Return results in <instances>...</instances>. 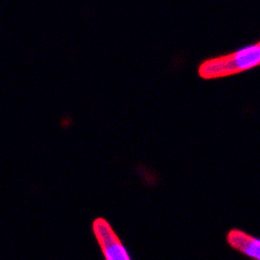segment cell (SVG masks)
Masks as SVG:
<instances>
[{
    "label": "cell",
    "mask_w": 260,
    "mask_h": 260,
    "mask_svg": "<svg viewBox=\"0 0 260 260\" xmlns=\"http://www.w3.org/2000/svg\"><path fill=\"white\" fill-rule=\"evenodd\" d=\"M92 231L106 260H130L121 241L118 240L117 234L107 220L102 217L95 219L92 222Z\"/></svg>",
    "instance_id": "cell-2"
},
{
    "label": "cell",
    "mask_w": 260,
    "mask_h": 260,
    "mask_svg": "<svg viewBox=\"0 0 260 260\" xmlns=\"http://www.w3.org/2000/svg\"><path fill=\"white\" fill-rule=\"evenodd\" d=\"M228 243L238 251L243 252L247 256L255 260H260V240L242 231L233 229L226 236Z\"/></svg>",
    "instance_id": "cell-3"
},
{
    "label": "cell",
    "mask_w": 260,
    "mask_h": 260,
    "mask_svg": "<svg viewBox=\"0 0 260 260\" xmlns=\"http://www.w3.org/2000/svg\"><path fill=\"white\" fill-rule=\"evenodd\" d=\"M259 43H260V42H259Z\"/></svg>",
    "instance_id": "cell-4"
},
{
    "label": "cell",
    "mask_w": 260,
    "mask_h": 260,
    "mask_svg": "<svg viewBox=\"0 0 260 260\" xmlns=\"http://www.w3.org/2000/svg\"><path fill=\"white\" fill-rule=\"evenodd\" d=\"M260 65V43L202 62L198 73L204 80L228 77Z\"/></svg>",
    "instance_id": "cell-1"
}]
</instances>
